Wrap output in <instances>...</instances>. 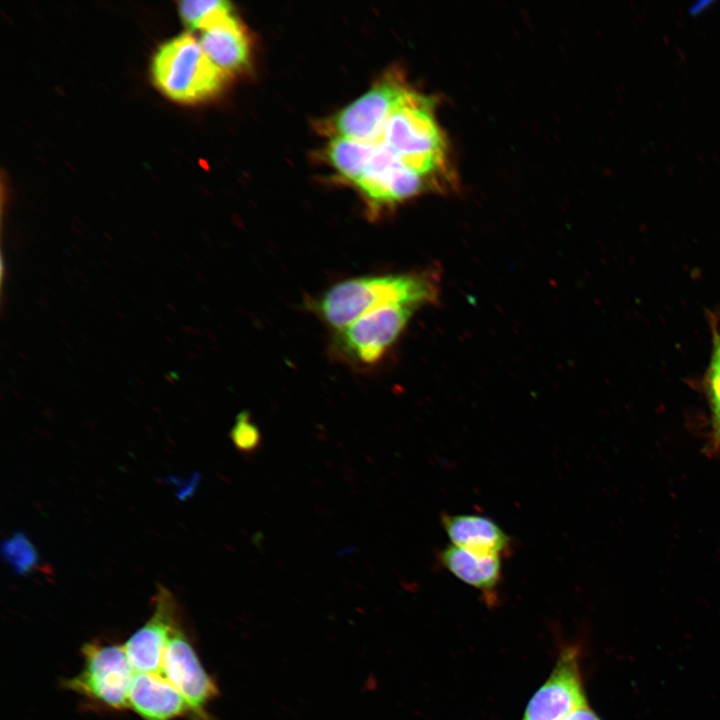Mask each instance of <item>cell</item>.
<instances>
[{
	"instance_id": "cell-13",
	"label": "cell",
	"mask_w": 720,
	"mask_h": 720,
	"mask_svg": "<svg viewBox=\"0 0 720 720\" xmlns=\"http://www.w3.org/2000/svg\"><path fill=\"white\" fill-rule=\"evenodd\" d=\"M199 43L209 59L228 76L248 65V37L232 14L220 18L203 30Z\"/></svg>"
},
{
	"instance_id": "cell-11",
	"label": "cell",
	"mask_w": 720,
	"mask_h": 720,
	"mask_svg": "<svg viewBox=\"0 0 720 720\" xmlns=\"http://www.w3.org/2000/svg\"><path fill=\"white\" fill-rule=\"evenodd\" d=\"M129 707L144 720H174L190 716L184 697L159 674L135 673L129 692Z\"/></svg>"
},
{
	"instance_id": "cell-19",
	"label": "cell",
	"mask_w": 720,
	"mask_h": 720,
	"mask_svg": "<svg viewBox=\"0 0 720 720\" xmlns=\"http://www.w3.org/2000/svg\"><path fill=\"white\" fill-rule=\"evenodd\" d=\"M563 720H600L597 715L589 709V707L586 705H583L575 710H573L570 714H568Z\"/></svg>"
},
{
	"instance_id": "cell-10",
	"label": "cell",
	"mask_w": 720,
	"mask_h": 720,
	"mask_svg": "<svg viewBox=\"0 0 720 720\" xmlns=\"http://www.w3.org/2000/svg\"><path fill=\"white\" fill-rule=\"evenodd\" d=\"M586 705L577 656L566 649L551 675L529 701L523 720H563L573 710Z\"/></svg>"
},
{
	"instance_id": "cell-2",
	"label": "cell",
	"mask_w": 720,
	"mask_h": 720,
	"mask_svg": "<svg viewBox=\"0 0 720 720\" xmlns=\"http://www.w3.org/2000/svg\"><path fill=\"white\" fill-rule=\"evenodd\" d=\"M438 296L436 279L428 273L371 275L336 283L314 303V311L340 331L362 315L382 306L409 303L419 307Z\"/></svg>"
},
{
	"instance_id": "cell-9",
	"label": "cell",
	"mask_w": 720,
	"mask_h": 720,
	"mask_svg": "<svg viewBox=\"0 0 720 720\" xmlns=\"http://www.w3.org/2000/svg\"><path fill=\"white\" fill-rule=\"evenodd\" d=\"M179 626L174 596L167 588L158 585L151 616L123 645L136 673L162 675L166 646Z\"/></svg>"
},
{
	"instance_id": "cell-6",
	"label": "cell",
	"mask_w": 720,
	"mask_h": 720,
	"mask_svg": "<svg viewBox=\"0 0 720 720\" xmlns=\"http://www.w3.org/2000/svg\"><path fill=\"white\" fill-rule=\"evenodd\" d=\"M354 185L375 210L424 192L442 191L434 181L408 167L379 141H376L374 152Z\"/></svg>"
},
{
	"instance_id": "cell-16",
	"label": "cell",
	"mask_w": 720,
	"mask_h": 720,
	"mask_svg": "<svg viewBox=\"0 0 720 720\" xmlns=\"http://www.w3.org/2000/svg\"><path fill=\"white\" fill-rule=\"evenodd\" d=\"M178 9L188 27L203 31L220 18L231 14L232 5L223 0H185L179 2Z\"/></svg>"
},
{
	"instance_id": "cell-1",
	"label": "cell",
	"mask_w": 720,
	"mask_h": 720,
	"mask_svg": "<svg viewBox=\"0 0 720 720\" xmlns=\"http://www.w3.org/2000/svg\"><path fill=\"white\" fill-rule=\"evenodd\" d=\"M433 99L413 89L386 121L376 141L384 144L408 167L434 181L442 190L454 184L446 136Z\"/></svg>"
},
{
	"instance_id": "cell-15",
	"label": "cell",
	"mask_w": 720,
	"mask_h": 720,
	"mask_svg": "<svg viewBox=\"0 0 720 720\" xmlns=\"http://www.w3.org/2000/svg\"><path fill=\"white\" fill-rule=\"evenodd\" d=\"M376 141L367 142L346 137H333L326 150L333 168L355 184L362 176L375 149Z\"/></svg>"
},
{
	"instance_id": "cell-18",
	"label": "cell",
	"mask_w": 720,
	"mask_h": 720,
	"mask_svg": "<svg viewBox=\"0 0 720 720\" xmlns=\"http://www.w3.org/2000/svg\"><path fill=\"white\" fill-rule=\"evenodd\" d=\"M230 435L234 446L245 454L254 453L262 442L260 431L251 421L247 412H242L237 416Z\"/></svg>"
},
{
	"instance_id": "cell-14",
	"label": "cell",
	"mask_w": 720,
	"mask_h": 720,
	"mask_svg": "<svg viewBox=\"0 0 720 720\" xmlns=\"http://www.w3.org/2000/svg\"><path fill=\"white\" fill-rule=\"evenodd\" d=\"M439 560L451 574L477 589L490 591L500 582L501 556L477 553L450 545L440 551Z\"/></svg>"
},
{
	"instance_id": "cell-7",
	"label": "cell",
	"mask_w": 720,
	"mask_h": 720,
	"mask_svg": "<svg viewBox=\"0 0 720 720\" xmlns=\"http://www.w3.org/2000/svg\"><path fill=\"white\" fill-rule=\"evenodd\" d=\"M409 89L400 78L393 75L381 79L333 117L331 128L334 137L376 141Z\"/></svg>"
},
{
	"instance_id": "cell-8",
	"label": "cell",
	"mask_w": 720,
	"mask_h": 720,
	"mask_svg": "<svg viewBox=\"0 0 720 720\" xmlns=\"http://www.w3.org/2000/svg\"><path fill=\"white\" fill-rule=\"evenodd\" d=\"M162 675L184 697L192 720H214L206 706L218 695V687L201 664L181 625L166 646Z\"/></svg>"
},
{
	"instance_id": "cell-4",
	"label": "cell",
	"mask_w": 720,
	"mask_h": 720,
	"mask_svg": "<svg viewBox=\"0 0 720 720\" xmlns=\"http://www.w3.org/2000/svg\"><path fill=\"white\" fill-rule=\"evenodd\" d=\"M81 671L65 681L66 688L111 709L129 707L135 671L124 646L92 641L82 647Z\"/></svg>"
},
{
	"instance_id": "cell-17",
	"label": "cell",
	"mask_w": 720,
	"mask_h": 720,
	"mask_svg": "<svg viewBox=\"0 0 720 720\" xmlns=\"http://www.w3.org/2000/svg\"><path fill=\"white\" fill-rule=\"evenodd\" d=\"M708 390L712 408L715 442L720 444V335L714 333L713 350L708 370Z\"/></svg>"
},
{
	"instance_id": "cell-3",
	"label": "cell",
	"mask_w": 720,
	"mask_h": 720,
	"mask_svg": "<svg viewBox=\"0 0 720 720\" xmlns=\"http://www.w3.org/2000/svg\"><path fill=\"white\" fill-rule=\"evenodd\" d=\"M151 72L154 84L163 94L183 103L216 95L228 78L189 34L163 43L153 57Z\"/></svg>"
},
{
	"instance_id": "cell-5",
	"label": "cell",
	"mask_w": 720,
	"mask_h": 720,
	"mask_svg": "<svg viewBox=\"0 0 720 720\" xmlns=\"http://www.w3.org/2000/svg\"><path fill=\"white\" fill-rule=\"evenodd\" d=\"M419 308L409 303L376 308L337 331L335 350L353 363L375 364L394 344Z\"/></svg>"
},
{
	"instance_id": "cell-12",
	"label": "cell",
	"mask_w": 720,
	"mask_h": 720,
	"mask_svg": "<svg viewBox=\"0 0 720 720\" xmlns=\"http://www.w3.org/2000/svg\"><path fill=\"white\" fill-rule=\"evenodd\" d=\"M442 527L452 545L482 554L503 556L511 538L492 519L476 514H442Z\"/></svg>"
},
{
	"instance_id": "cell-20",
	"label": "cell",
	"mask_w": 720,
	"mask_h": 720,
	"mask_svg": "<svg viewBox=\"0 0 720 720\" xmlns=\"http://www.w3.org/2000/svg\"><path fill=\"white\" fill-rule=\"evenodd\" d=\"M713 3H714V1H710V0H703V1L695 2L694 4H692L689 7L688 12L690 15H699V14L703 13L704 11H706L710 6H712Z\"/></svg>"
}]
</instances>
